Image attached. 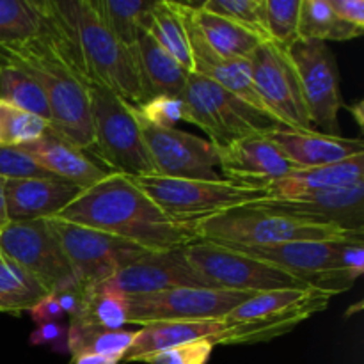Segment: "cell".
Instances as JSON below:
<instances>
[{
    "label": "cell",
    "instance_id": "cell-1",
    "mask_svg": "<svg viewBox=\"0 0 364 364\" xmlns=\"http://www.w3.org/2000/svg\"><path fill=\"white\" fill-rule=\"evenodd\" d=\"M41 28L27 41L0 46V66H14L34 78L50 107V130L80 149L92 148L89 105L91 77L53 0L39 2Z\"/></svg>",
    "mask_w": 364,
    "mask_h": 364
},
{
    "label": "cell",
    "instance_id": "cell-2",
    "mask_svg": "<svg viewBox=\"0 0 364 364\" xmlns=\"http://www.w3.org/2000/svg\"><path fill=\"white\" fill-rule=\"evenodd\" d=\"M55 219L123 238L148 251L181 249L198 240L196 219L166 215L130 178L117 173L82 191Z\"/></svg>",
    "mask_w": 364,
    "mask_h": 364
},
{
    "label": "cell",
    "instance_id": "cell-3",
    "mask_svg": "<svg viewBox=\"0 0 364 364\" xmlns=\"http://www.w3.org/2000/svg\"><path fill=\"white\" fill-rule=\"evenodd\" d=\"M53 6L70 31L91 80L105 85L130 105L144 103L134 52L110 32L92 0H53Z\"/></svg>",
    "mask_w": 364,
    "mask_h": 364
},
{
    "label": "cell",
    "instance_id": "cell-4",
    "mask_svg": "<svg viewBox=\"0 0 364 364\" xmlns=\"http://www.w3.org/2000/svg\"><path fill=\"white\" fill-rule=\"evenodd\" d=\"M196 235L198 240L213 242L226 247H265L315 240H364L363 231L345 230L338 224L299 219L255 205L237 206L196 219Z\"/></svg>",
    "mask_w": 364,
    "mask_h": 364
},
{
    "label": "cell",
    "instance_id": "cell-5",
    "mask_svg": "<svg viewBox=\"0 0 364 364\" xmlns=\"http://www.w3.org/2000/svg\"><path fill=\"white\" fill-rule=\"evenodd\" d=\"M331 299V294L311 287L255 294L220 318L226 331L217 345H255L284 336L326 311Z\"/></svg>",
    "mask_w": 364,
    "mask_h": 364
},
{
    "label": "cell",
    "instance_id": "cell-6",
    "mask_svg": "<svg viewBox=\"0 0 364 364\" xmlns=\"http://www.w3.org/2000/svg\"><path fill=\"white\" fill-rule=\"evenodd\" d=\"M181 100L185 103V121L201 128L217 149L240 139L269 135L283 128L276 117L196 73L188 75Z\"/></svg>",
    "mask_w": 364,
    "mask_h": 364
},
{
    "label": "cell",
    "instance_id": "cell-7",
    "mask_svg": "<svg viewBox=\"0 0 364 364\" xmlns=\"http://www.w3.org/2000/svg\"><path fill=\"white\" fill-rule=\"evenodd\" d=\"M87 89L92 151L109 166L110 173L128 178L155 174L130 103L123 102L98 82L91 80Z\"/></svg>",
    "mask_w": 364,
    "mask_h": 364
},
{
    "label": "cell",
    "instance_id": "cell-8",
    "mask_svg": "<svg viewBox=\"0 0 364 364\" xmlns=\"http://www.w3.org/2000/svg\"><path fill=\"white\" fill-rule=\"evenodd\" d=\"M183 255L196 276L208 288L251 294L309 288L308 283L279 267L213 242H192L185 245Z\"/></svg>",
    "mask_w": 364,
    "mask_h": 364
},
{
    "label": "cell",
    "instance_id": "cell-9",
    "mask_svg": "<svg viewBox=\"0 0 364 364\" xmlns=\"http://www.w3.org/2000/svg\"><path fill=\"white\" fill-rule=\"evenodd\" d=\"M130 180L166 215L178 220L201 219L269 198L265 188L247 187L228 180H180V178H164L156 174L135 176Z\"/></svg>",
    "mask_w": 364,
    "mask_h": 364
},
{
    "label": "cell",
    "instance_id": "cell-10",
    "mask_svg": "<svg viewBox=\"0 0 364 364\" xmlns=\"http://www.w3.org/2000/svg\"><path fill=\"white\" fill-rule=\"evenodd\" d=\"M0 256L31 274L46 294H57L78 283L46 219L7 224L0 230Z\"/></svg>",
    "mask_w": 364,
    "mask_h": 364
},
{
    "label": "cell",
    "instance_id": "cell-11",
    "mask_svg": "<svg viewBox=\"0 0 364 364\" xmlns=\"http://www.w3.org/2000/svg\"><path fill=\"white\" fill-rule=\"evenodd\" d=\"M46 220L63 245L75 279L84 288L96 287L110 279L121 269L151 252L141 245L91 230V228L66 223L55 217H50Z\"/></svg>",
    "mask_w": 364,
    "mask_h": 364
},
{
    "label": "cell",
    "instance_id": "cell-12",
    "mask_svg": "<svg viewBox=\"0 0 364 364\" xmlns=\"http://www.w3.org/2000/svg\"><path fill=\"white\" fill-rule=\"evenodd\" d=\"M251 291L208 287H180L128 297V323L144 327L156 322L220 320L252 297Z\"/></svg>",
    "mask_w": 364,
    "mask_h": 364
},
{
    "label": "cell",
    "instance_id": "cell-13",
    "mask_svg": "<svg viewBox=\"0 0 364 364\" xmlns=\"http://www.w3.org/2000/svg\"><path fill=\"white\" fill-rule=\"evenodd\" d=\"M347 242H290V244L265 245V247L231 245L230 249H235L242 255L252 256L256 259H262V262L270 263L274 267H279V269L287 270V272L294 274L295 277L308 283L311 288H318V290L327 291L334 297L336 294L347 291L355 283L341 265V251H343Z\"/></svg>",
    "mask_w": 364,
    "mask_h": 364
},
{
    "label": "cell",
    "instance_id": "cell-14",
    "mask_svg": "<svg viewBox=\"0 0 364 364\" xmlns=\"http://www.w3.org/2000/svg\"><path fill=\"white\" fill-rule=\"evenodd\" d=\"M284 52L297 71L302 100L311 124L323 128V134L340 135L338 116L345 103L333 50L323 41L299 39Z\"/></svg>",
    "mask_w": 364,
    "mask_h": 364
},
{
    "label": "cell",
    "instance_id": "cell-15",
    "mask_svg": "<svg viewBox=\"0 0 364 364\" xmlns=\"http://www.w3.org/2000/svg\"><path fill=\"white\" fill-rule=\"evenodd\" d=\"M132 112L141 128L142 141L156 176L201 181L223 180L215 171V167H219V153L208 139L196 137L178 128L153 127L135 112L134 105Z\"/></svg>",
    "mask_w": 364,
    "mask_h": 364
},
{
    "label": "cell",
    "instance_id": "cell-16",
    "mask_svg": "<svg viewBox=\"0 0 364 364\" xmlns=\"http://www.w3.org/2000/svg\"><path fill=\"white\" fill-rule=\"evenodd\" d=\"M249 63L252 85L267 112L291 130H313L297 71L288 53L272 43H262Z\"/></svg>",
    "mask_w": 364,
    "mask_h": 364
},
{
    "label": "cell",
    "instance_id": "cell-17",
    "mask_svg": "<svg viewBox=\"0 0 364 364\" xmlns=\"http://www.w3.org/2000/svg\"><path fill=\"white\" fill-rule=\"evenodd\" d=\"M258 208L272 210L315 223L338 224L345 230L363 231L364 228V181L352 187L304 192L294 198H267L251 203Z\"/></svg>",
    "mask_w": 364,
    "mask_h": 364
},
{
    "label": "cell",
    "instance_id": "cell-18",
    "mask_svg": "<svg viewBox=\"0 0 364 364\" xmlns=\"http://www.w3.org/2000/svg\"><path fill=\"white\" fill-rule=\"evenodd\" d=\"M219 167L228 181L247 187L267 185L299 171L267 135L245 137L226 148L217 149Z\"/></svg>",
    "mask_w": 364,
    "mask_h": 364
},
{
    "label": "cell",
    "instance_id": "cell-19",
    "mask_svg": "<svg viewBox=\"0 0 364 364\" xmlns=\"http://www.w3.org/2000/svg\"><path fill=\"white\" fill-rule=\"evenodd\" d=\"M110 283L127 297L155 294L169 288L205 287L188 265L183 247L148 252L110 277Z\"/></svg>",
    "mask_w": 364,
    "mask_h": 364
},
{
    "label": "cell",
    "instance_id": "cell-20",
    "mask_svg": "<svg viewBox=\"0 0 364 364\" xmlns=\"http://www.w3.org/2000/svg\"><path fill=\"white\" fill-rule=\"evenodd\" d=\"M176 6L181 18H183L185 32H187L188 50H191L192 66H194V71H192V73L215 82L220 87L228 89L230 92L237 95L238 98L251 103L256 109L267 112L263 103L259 102L258 95H256L255 85H252L251 63L245 59L230 60L217 55V53L210 48L208 43L205 41L201 31H199L198 25H196L191 13V6L181 2H176Z\"/></svg>",
    "mask_w": 364,
    "mask_h": 364
},
{
    "label": "cell",
    "instance_id": "cell-21",
    "mask_svg": "<svg viewBox=\"0 0 364 364\" xmlns=\"http://www.w3.org/2000/svg\"><path fill=\"white\" fill-rule=\"evenodd\" d=\"M267 137L299 169L331 166L355 155H364V142L361 139H347L323 132L291 130L283 127L270 132Z\"/></svg>",
    "mask_w": 364,
    "mask_h": 364
},
{
    "label": "cell",
    "instance_id": "cell-22",
    "mask_svg": "<svg viewBox=\"0 0 364 364\" xmlns=\"http://www.w3.org/2000/svg\"><path fill=\"white\" fill-rule=\"evenodd\" d=\"M82 188L68 181L6 180V212L9 223L57 217L78 198Z\"/></svg>",
    "mask_w": 364,
    "mask_h": 364
},
{
    "label": "cell",
    "instance_id": "cell-23",
    "mask_svg": "<svg viewBox=\"0 0 364 364\" xmlns=\"http://www.w3.org/2000/svg\"><path fill=\"white\" fill-rule=\"evenodd\" d=\"M20 148L50 174L82 191L100 183L110 174V171L96 166L84 149L64 141L52 130L46 132L38 141L28 142Z\"/></svg>",
    "mask_w": 364,
    "mask_h": 364
},
{
    "label": "cell",
    "instance_id": "cell-24",
    "mask_svg": "<svg viewBox=\"0 0 364 364\" xmlns=\"http://www.w3.org/2000/svg\"><path fill=\"white\" fill-rule=\"evenodd\" d=\"M134 55L146 100L153 96L181 98L191 73L185 71L144 28H139Z\"/></svg>",
    "mask_w": 364,
    "mask_h": 364
},
{
    "label": "cell",
    "instance_id": "cell-25",
    "mask_svg": "<svg viewBox=\"0 0 364 364\" xmlns=\"http://www.w3.org/2000/svg\"><path fill=\"white\" fill-rule=\"evenodd\" d=\"M226 331L223 320H188V322H156L141 327L134 345L121 363H139L146 355L191 343L198 340H210L219 343Z\"/></svg>",
    "mask_w": 364,
    "mask_h": 364
},
{
    "label": "cell",
    "instance_id": "cell-26",
    "mask_svg": "<svg viewBox=\"0 0 364 364\" xmlns=\"http://www.w3.org/2000/svg\"><path fill=\"white\" fill-rule=\"evenodd\" d=\"M364 181V155H355L343 162L331 166L313 167V169H299L274 183L267 185L265 191L269 198H294L313 191L326 188L352 187Z\"/></svg>",
    "mask_w": 364,
    "mask_h": 364
},
{
    "label": "cell",
    "instance_id": "cell-27",
    "mask_svg": "<svg viewBox=\"0 0 364 364\" xmlns=\"http://www.w3.org/2000/svg\"><path fill=\"white\" fill-rule=\"evenodd\" d=\"M188 6H191L192 18L201 31L205 41L223 59L249 60L252 52L263 43L262 39L256 38L255 34L245 31L235 21L210 13V11L203 9L199 4H188Z\"/></svg>",
    "mask_w": 364,
    "mask_h": 364
},
{
    "label": "cell",
    "instance_id": "cell-28",
    "mask_svg": "<svg viewBox=\"0 0 364 364\" xmlns=\"http://www.w3.org/2000/svg\"><path fill=\"white\" fill-rule=\"evenodd\" d=\"M141 28L148 31L155 41L183 68L192 73L191 50H188L187 32H185L183 18L173 0H156L149 11L141 18Z\"/></svg>",
    "mask_w": 364,
    "mask_h": 364
},
{
    "label": "cell",
    "instance_id": "cell-29",
    "mask_svg": "<svg viewBox=\"0 0 364 364\" xmlns=\"http://www.w3.org/2000/svg\"><path fill=\"white\" fill-rule=\"evenodd\" d=\"M70 323L119 331L128 323V297L117 290L110 279L85 288L84 304L80 311L70 318Z\"/></svg>",
    "mask_w": 364,
    "mask_h": 364
},
{
    "label": "cell",
    "instance_id": "cell-30",
    "mask_svg": "<svg viewBox=\"0 0 364 364\" xmlns=\"http://www.w3.org/2000/svg\"><path fill=\"white\" fill-rule=\"evenodd\" d=\"M364 28L340 20L329 0H301L297 34L301 41H350Z\"/></svg>",
    "mask_w": 364,
    "mask_h": 364
},
{
    "label": "cell",
    "instance_id": "cell-31",
    "mask_svg": "<svg viewBox=\"0 0 364 364\" xmlns=\"http://www.w3.org/2000/svg\"><path fill=\"white\" fill-rule=\"evenodd\" d=\"M139 329L107 331L98 327L68 326V352L77 354H96L123 361L127 352L134 345Z\"/></svg>",
    "mask_w": 364,
    "mask_h": 364
},
{
    "label": "cell",
    "instance_id": "cell-32",
    "mask_svg": "<svg viewBox=\"0 0 364 364\" xmlns=\"http://www.w3.org/2000/svg\"><path fill=\"white\" fill-rule=\"evenodd\" d=\"M46 290L21 267L0 256V313L20 315L31 311Z\"/></svg>",
    "mask_w": 364,
    "mask_h": 364
},
{
    "label": "cell",
    "instance_id": "cell-33",
    "mask_svg": "<svg viewBox=\"0 0 364 364\" xmlns=\"http://www.w3.org/2000/svg\"><path fill=\"white\" fill-rule=\"evenodd\" d=\"M0 100L28 114L41 117L50 124V107L43 89L36 84L34 78L28 77L14 66L2 64L0 66Z\"/></svg>",
    "mask_w": 364,
    "mask_h": 364
},
{
    "label": "cell",
    "instance_id": "cell-34",
    "mask_svg": "<svg viewBox=\"0 0 364 364\" xmlns=\"http://www.w3.org/2000/svg\"><path fill=\"white\" fill-rule=\"evenodd\" d=\"M156 0H92V6L114 36L134 52L141 18Z\"/></svg>",
    "mask_w": 364,
    "mask_h": 364
},
{
    "label": "cell",
    "instance_id": "cell-35",
    "mask_svg": "<svg viewBox=\"0 0 364 364\" xmlns=\"http://www.w3.org/2000/svg\"><path fill=\"white\" fill-rule=\"evenodd\" d=\"M41 28L38 0H0V46L27 41Z\"/></svg>",
    "mask_w": 364,
    "mask_h": 364
},
{
    "label": "cell",
    "instance_id": "cell-36",
    "mask_svg": "<svg viewBox=\"0 0 364 364\" xmlns=\"http://www.w3.org/2000/svg\"><path fill=\"white\" fill-rule=\"evenodd\" d=\"M199 6L244 27L263 43H270L265 0H206Z\"/></svg>",
    "mask_w": 364,
    "mask_h": 364
},
{
    "label": "cell",
    "instance_id": "cell-37",
    "mask_svg": "<svg viewBox=\"0 0 364 364\" xmlns=\"http://www.w3.org/2000/svg\"><path fill=\"white\" fill-rule=\"evenodd\" d=\"M50 124L0 100V146H23L41 139Z\"/></svg>",
    "mask_w": 364,
    "mask_h": 364
},
{
    "label": "cell",
    "instance_id": "cell-38",
    "mask_svg": "<svg viewBox=\"0 0 364 364\" xmlns=\"http://www.w3.org/2000/svg\"><path fill=\"white\" fill-rule=\"evenodd\" d=\"M299 7L301 0H265L270 43L281 50H288L299 41Z\"/></svg>",
    "mask_w": 364,
    "mask_h": 364
},
{
    "label": "cell",
    "instance_id": "cell-39",
    "mask_svg": "<svg viewBox=\"0 0 364 364\" xmlns=\"http://www.w3.org/2000/svg\"><path fill=\"white\" fill-rule=\"evenodd\" d=\"M0 176L4 180H53L20 146H0Z\"/></svg>",
    "mask_w": 364,
    "mask_h": 364
},
{
    "label": "cell",
    "instance_id": "cell-40",
    "mask_svg": "<svg viewBox=\"0 0 364 364\" xmlns=\"http://www.w3.org/2000/svg\"><path fill=\"white\" fill-rule=\"evenodd\" d=\"M135 112L159 128H174V124L185 121V103L176 96H153L141 105H134Z\"/></svg>",
    "mask_w": 364,
    "mask_h": 364
},
{
    "label": "cell",
    "instance_id": "cell-41",
    "mask_svg": "<svg viewBox=\"0 0 364 364\" xmlns=\"http://www.w3.org/2000/svg\"><path fill=\"white\" fill-rule=\"evenodd\" d=\"M215 345L210 340H198L178 345L156 354L146 355L139 363L146 364H208Z\"/></svg>",
    "mask_w": 364,
    "mask_h": 364
},
{
    "label": "cell",
    "instance_id": "cell-42",
    "mask_svg": "<svg viewBox=\"0 0 364 364\" xmlns=\"http://www.w3.org/2000/svg\"><path fill=\"white\" fill-rule=\"evenodd\" d=\"M31 345L34 347H50L59 354L68 352V327L60 322L38 326L31 334Z\"/></svg>",
    "mask_w": 364,
    "mask_h": 364
},
{
    "label": "cell",
    "instance_id": "cell-43",
    "mask_svg": "<svg viewBox=\"0 0 364 364\" xmlns=\"http://www.w3.org/2000/svg\"><path fill=\"white\" fill-rule=\"evenodd\" d=\"M341 265H343L345 272L358 279L364 272V247L363 242H347L341 251Z\"/></svg>",
    "mask_w": 364,
    "mask_h": 364
},
{
    "label": "cell",
    "instance_id": "cell-44",
    "mask_svg": "<svg viewBox=\"0 0 364 364\" xmlns=\"http://www.w3.org/2000/svg\"><path fill=\"white\" fill-rule=\"evenodd\" d=\"M28 313H31V318L34 320L36 326H45V323L59 322V320L64 316L55 295L52 294H48L45 299H41V301H39Z\"/></svg>",
    "mask_w": 364,
    "mask_h": 364
},
{
    "label": "cell",
    "instance_id": "cell-45",
    "mask_svg": "<svg viewBox=\"0 0 364 364\" xmlns=\"http://www.w3.org/2000/svg\"><path fill=\"white\" fill-rule=\"evenodd\" d=\"M329 4L340 20L364 28V2L363 0H329Z\"/></svg>",
    "mask_w": 364,
    "mask_h": 364
},
{
    "label": "cell",
    "instance_id": "cell-46",
    "mask_svg": "<svg viewBox=\"0 0 364 364\" xmlns=\"http://www.w3.org/2000/svg\"><path fill=\"white\" fill-rule=\"evenodd\" d=\"M70 364H121V361L114 358H105V355L77 354V355H71Z\"/></svg>",
    "mask_w": 364,
    "mask_h": 364
},
{
    "label": "cell",
    "instance_id": "cell-47",
    "mask_svg": "<svg viewBox=\"0 0 364 364\" xmlns=\"http://www.w3.org/2000/svg\"><path fill=\"white\" fill-rule=\"evenodd\" d=\"M9 224V219H7V212H6V180L0 176V230Z\"/></svg>",
    "mask_w": 364,
    "mask_h": 364
},
{
    "label": "cell",
    "instance_id": "cell-48",
    "mask_svg": "<svg viewBox=\"0 0 364 364\" xmlns=\"http://www.w3.org/2000/svg\"><path fill=\"white\" fill-rule=\"evenodd\" d=\"M363 107H364V103L361 102V100H359V102L355 103V105L347 107V109L350 110V112H352V116L355 117V121H358V124H359V128H361V130H363V127H364V119H363Z\"/></svg>",
    "mask_w": 364,
    "mask_h": 364
}]
</instances>
